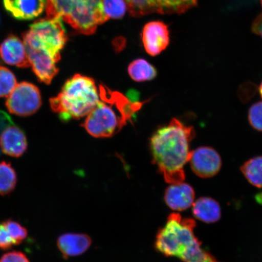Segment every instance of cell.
<instances>
[{"mask_svg": "<svg viewBox=\"0 0 262 262\" xmlns=\"http://www.w3.org/2000/svg\"><path fill=\"white\" fill-rule=\"evenodd\" d=\"M195 136L194 127L173 118L150 139L153 163L169 184L184 182V166L189 161L192 152L190 143Z\"/></svg>", "mask_w": 262, "mask_h": 262, "instance_id": "6da1fadb", "label": "cell"}, {"mask_svg": "<svg viewBox=\"0 0 262 262\" xmlns=\"http://www.w3.org/2000/svg\"><path fill=\"white\" fill-rule=\"evenodd\" d=\"M100 101L81 126L91 136L107 138L119 133L147 101L133 102L119 92L99 85Z\"/></svg>", "mask_w": 262, "mask_h": 262, "instance_id": "7a4b0ae2", "label": "cell"}, {"mask_svg": "<svg viewBox=\"0 0 262 262\" xmlns=\"http://www.w3.org/2000/svg\"><path fill=\"white\" fill-rule=\"evenodd\" d=\"M100 101L99 88L93 78L75 74L65 82L57 96L49 100L53 112L64 122L87 117Z\"/></svg>", "mask_w": 262, "mask_h": 262, "instance_id": "3957f363", "label": "cell"}, {"mask_svg": "<svg viewBox=\"0 0 262 262\" xmlns=\"http://www.w3.org/2000/svg\"><path fill=\"white\" fill-rule=\"evenodd\" d=\"M48 17L62 19L80 34L91 35L109 20L101 0H47Z\"/></svg>", "mask_w": 262, "mask_h": 262, "instance_id": "277c9868", "label": "cell"}, {"mask_svg": "<svg viewBox=\"0 0 262 262\" xmlns=\"http://www.w3.org/2000/svg\"><path fill=\"white\" fill-rule=\"evenodd\" d=\"M195 222L182 217L178 213L168 216L166 224L156 235L155 247L166 257L181 258L185 252L199 241L195 236Z\"/></svg>", "mask_w": 262, "mask_h": 262, "instance_id": "5b68a950", "label": "cell"}, {"mask_svg": "<svg viewBox=\"0 0 262 262\" xmlns=\"http://www.w3.org/2000/svg\"><path fill=\"white\" fill-rule=\"evenodd\" d=\"M62 21L60 18L47 16L33 23L22 35L26 48L43 52L58 63L68 41Z\"/></svg>", "mask_w": 262, "mask_h": 262, "instance_id": "8992f818", "label": "cell"}, {"mask_svg": "<svg viewBox=\"0 0 262 262\" xmlns=\"http://www.w3.org/2000/svg\"><path fill=\"white\" fill-rule=\"evenodd\" d=\"M127 11L134 17L151 14H184L198 5V0H125Z\"/></svg>", "mask_w": 262, "mask_h": 262, "instance_id": "52a82bcc", "label": "cell"}, {"mask_svg": "<svg viewBox=\"0 0 262 262\" xmlns=\"http://www.w3.org/2000/svg\"><path fill=\"white\" fill-rule=\"evenodd\" d=\"M40 90L36 85L23 81L16 84L7 98L6 106L10 113L27 117L37 113L41 106Z\"/></svg>", "mask_w": 262, "mask_h": 262, "instance_id": "ba28073f", "label": "cell"}, {"mask_svg": "<svg viewBox=\"0 0 262 262\" xmlns=\"http://www.w3.org/2000/svg\"><path fill=\"white\" fill-rule=\"evenodd\" d=\"M189 162L195 174L204 179L217 175L222 166L220 155L209 146H201L192 150Z\"/></svg>", "mask_w": 262, "mask_h": 262, "instance_id": "9c48e42d", "label": "cell"}, {"mask_svg": "<svg viewBox=\"0 0 262 262\" xmlns=\"http://www.w3.org/2000/svg\"><path fill=\"white\" fill-rule=\"evenodd\" d=\"M142 37L145 51L153 57L161 53L169 44L168 26L162 21L147 23L143 29Z\"/></svg>", "mask_w": 262, "mask_h": 262, "instance_id": "30bf717a", "label": "cell"}, {"mask_svg": "<svg viewBox=\"0 0 262 262\" xmlns=\"http://www.w3.org/2000/svg\"><path fill=\"white\" fill-rule=\"evenodd\" d=\"M0 57L9 65L31 68L24 42L14 35H9L0 46Z\"/></svg>", "mask_w": 262, "mask_h": 262, "instance_id": "8fae6325", "label": "cell"}, {"mask_svg": "<svg viewBox=\"0 0 262 262\" xmlns=\"http://www.w3.org/2000/svg\"><path fill=\"white\" fill-rule=\"evenodd\" d=\"M26 51L31 68L38 80L41 83L50 84L58 73L57 62L41 51L30 48H26Z\"/></svg>", "mask_w": 262, "mask_h": 262, "instance_id": "7c38bea8", "label": "cell"}, {"mask_svg": "<svg viewBox=\"0 0 262 262\" xmlns=\"http://www.w3.org/2000/svg\"><path fill=\"white\" fill-rule=\"evenodd\" d=\"M3 3L6 11L18 20L38 17L47 6V0H3Z\"/></svg>", "mask_w": 262, "mask_h": 262, "instance_id": "4fadbf2b", "label": "cell"}, {"mask_svg": "<svg viewBox=\"0 0 262 262\" xmlns=\"http://www.w3.org/2000/svg\"><path fill=\"white\" fill-rule=\"evenodd\" d=\"M195 192L191 185L184 182L172 184L166 189L165 201L172 210H187L194 204Z\"/></svg>", "mask_w": 262, "mask_h": 262, "instance_id": "5bb4252c", "label": "cell"}, {"mask_svg": "<svg viewBox=\"0 0 262 262\" xmlns=\"http://www.w3.org/2000/svg\"><path fill=\"white\" fill-rule=\"evenodd\" d=\"M0 147L5 155L13 157L24 155L27 150V138L19 127L9 126L3 131L0 136Z\"/></svg>", "mask_w": 262, "mask_h": 262, "instance_id": "9a60e30c", "label": "cell"}, {"mask_svg": "<svg viewBox=\"0 0 262 262\" xmlns=\"http://www.w3.org/2000/svg\"><path fill=\"white\" fill-rule=\"evenodd\" d=\"M57 247L64 258L76 257L86 252L92 244L89 235L80 233H66L57 239Z\"/></svg>", "mask_w": 262, "mask_h": 262, "instance_id": "2e32d148", "label": "cell"}, {"mask_svg": "<svg viewBox=\"0 0 262 262\" xmlns=\"http://www.w3.org/2000/svg\"><path fill=\"white\" fill-rule=\"evenodd\" d=\"M192 214L199 221L206 224H213L220 220L221 206L214 199L204 196L193 204Z\"/></svg>", "mask_w": 262, "mask_h": 262, "instance_id": "e0dca14e", "label": "cell"}, {"mask_svg": "<svg viewBox=\"0 0 262 262\" xmlns=\"http://www.w3.org/2000/svg\"><path fill=\"white\" fill-rule=\"evenodd\" d=\"M127 71L130 78L137 82L151 80L157 76L156 68L142 58L131 62Z\"/></svg>", "mask_w": 262, "mask_h": 262, "instance_id": "ac0fdd59", "label": "cell"}, {"mask_svg": "<svg viewBox=\"0 0 262 262\" xmlns=\"http://www.w3.org/2000/svg\"><path fill=\"white\" fill-rule=\"evenodd\" d=\"M241 171L252 185L262 188V156L248 160L241 166Z\"/></svg>", "mask_w": 262, "mask_h": 262, "instance_id": "d6986e66", "label": "cell"}, {"mask_svg": "<svg viewBox=\"0 0 262 262\" xmlns=\"http://www.w3.org/2000/svg\"><path fill=\"white\" fill-rule=\"evenodd\" d=\"M17 183V176L11 164L0 162V195H6L14 191Z\"/></svg>", "mask_w": 262, "mask_h": 262, "instance_id": "ffe728a7", "label": "cell"}, {"mask_svg": "<svg viewBox=\"0 0 262 262\" xmlns=\"http://www.w3.org/2000/svg\"><path fill=\"white\" fill-rule=\"evenodd\" d=\"M104 14L108 19H120L127 11L125 0H101Z\"/></svg>", "mask_w": 262, "mask_h": 262, "instance_id": "44dd1931", "label": "cell"}, {"mask_svg": "<svg viewBox=\"0 0 262 262\" xmlns=\"http://www.w3.org/2000/svg\"><path fill=\"white\" fill-rule=\"evenodd\" d=\"M14 73L0 66V98L8 97L17 84Z\"/></svg>", "mask_w": 262, "mask_h": 262, "instance_id": "7402d4cb", "label": "cell"}, {"mask_svg": "<svg viewBox=\"0 0 262 262\" xmlns=\"http://www.w3.org/2000/svg\"><path fill=\"white\" fill-rule=\"evenodd\" d=\"M15 245L21 244L28 236V231L18 222L8 219L4 221Z\"/></svg>", "mask_w": 262, "mask_h": 262, "instance_id": "603a6c76", "label": "cell"}, {"mask_svg": "<svg viewBox=\"0 0 262 262\" xmlns=\"http://www.w3.org/2000/svg\"><path fill=\"white\" fill-rule=\"evenodd\" d=\"M248 121L254 129L262 132V101L253 104L249 109Z\"/></svg>", "mask_w": 262, "mask_h": 262, "instance_id": "cb8c5ba5", "label": "cell"}, {"mask_svg": "<svg viewBox=\"0 0 262 262\" xmlns=\"http://www.w3.org/2000/svg\"><path fill=\"white\" fill-rule=\"evenodd\" d=\"M14 245L4 222H0V250H8Z\"/></svg>", "mask_w": 262, "mask_h": 262, "instance_id": "d4e9b609", "label": "cell"}, {"mask_svg": "<svg viewBox=\"0 0 262 262\" xmlns=\"http://www.w3.org/2000/svg\"><path fill=\"white\" fill-rule=\"evenodd\" d=\"M0 262H30L26 255L22 252L14 251L3 254L0 258Z\"/></svg>", "mask_w": 262, "mask_h": 262, "instance_id": "484cf974", "label": "cell"}, {"mask_svg": "<svg viewBox=\"0 0 262 262\" xmlns=\"http://www.w3.org/2000/svg\"><path fill=\"white\" fill-rule=\"evenodd\" d=\"M256 87L253 83H248L242 85L239 90V94L242 101L248 100L256 93Z\"/></svg>", "mask_w": 262, "mask_h": 262, "instance_id": "4316f807", "label": "cell"}, {"mask_svg": "<svg viewBox=\"0 0 262 262\" xmlns=\"http://www.w3.org/2000/svg\"><path fill=\"white\" fill-rule=\"evenodd\" d=\"M251 30L254 34L262 38V13L254 19L251 26Z\"/></svg>", "mask_w": 262, "mask_h": 262, "instance_id": "83f0119b", "label": "cell"}, {"mask_svg": "<svg viewBox=\"0 0 262 262\" xmlns=\"http://www.w3.org/2000/svg\"><path fill=\"white\" fill-rule=\"evenodd\" d=\"M258 91H259V93L260 94V96L262 98V81H261V83L260 85V86L259 88H258Z\"/></svg>", "mask_w": 262, "mask_h": 262, "instance_id": "f1b7e54d", "label": "cell"}, {"mask_svg": "<svg viewBox=\"0 0 262 262\" xmlns=\"http://www.w3.org/2000/svg\"><path fill=\"white\" fill-rule=\"evenodd\" d=\"M259 2L260 3V4H261V7H262V0H259Z\"/></svg>", "mask_w": 262, "mask_h": 262, "instance_id": "f546056e", "label": "cell"}]
</instances>
